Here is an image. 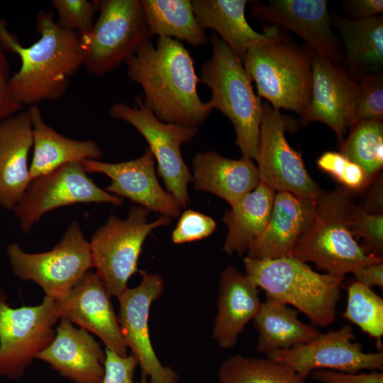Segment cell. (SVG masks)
<instances>
[{"label":"cell","mask_w":383,"mask_h":383,"mask_svg":"<svg viewBox=\"0 0 383 383\" xmlns=\"http://www.w3.org/2000/svg\"><path fill=\"white\" fill-rule=\"evenodd\" d=\"M343 317L377 339L382 345L383 299L372 288L356 281L349 286Z\"/></svg>","instance_id":"obj_33"},{"label":"cell","mask_w":383,"mask_h":383,"mask_svg":"<svg viewBox=\"0 0 383 383\" xmlns=\"http://www.w3.org/2000/svg\"><path fill=\"white\" fill-rule=\"evenodd\" d=\"M82 163L87 173H101L111 179L106 192L161 216L173 218L181 214L180 205L157 179L155 160L148 148L140 157L129 161L110 163L85 160Z\"/></svg>","instance_id":"obj_17"},{"label":"cell","mask_w":383,"mask_h":383,"mask_svg":"<svg viewBox=\"0 0 383 383\" xmlns=\"http://www.w3.org/2000/svg\"><path fill=\"white\" fill-rule=\"evenodd\" d=\"M340 145V153L360 166L372 179L383 167V123L365 120L353 123Z\"/></svg>","instance_id":"obj_32"},{"label":"cell","mask_w":383,"mask_h":383,"mask_svg":"<svg viewBox=\"0 0 383 383\" xmlns=\"http://www.w3.org/2000/svg\"><path fill=\"white\" fill-rule=\"evenodd\" d=\"M52 5L57 13L56 22L60 26L77 33L81 38L89 33L97 11L95 1L53 0Z\"/></svg>","instance_id":"obj_35"},{"label":"cell","mask_w":383,"mask_h":383,"mask_svg":"<svg viewBox=\"0 0 383 383\" xmlns=\"http://www.w3.org/2000/svg\"><path fill=\"white\" fill-rule=\"evenodd\" d=\"M142 279L133 288H127L118 297V320L123 338L141 370V383H178L177 372L164 366L150 341L148 317L152 303L162 295L165 283L162 276L140 271Z\"/></svg>","instance_id":"obj_15"},{"label":"cell","mask_w":383,"mask_h":383,"mask_svg":"<svg viewBox=\"0 0 383 383\" xmlns=\"http://www.w3.org/2000/svg\"><path fill=\"white\" fill-rule=\"evenodd\" d=\"M150 211L132 206L126 218L111 213L89 242L94 267L109 295L117 298L128 288L138 272V262L148 236L156 228L169 226L172 218L160 216L148 221Z\"/></svg>","instance_id":"obj_7"},{"label":"cell","mask_w":383,"mask_h":383,"mask_svg":"<svg viewBox=\"0 0 383 383\" xmlns=\"http://www.w3.org/2000/svg\"><path fill=\"white\" fill-rule=\"evenodd\" d=\"M331 21L341 35L349 76L360 82L382 74V15L363 19L333 16Z\"/></svg>","instance_id":"obj_27"},{"label":"cell","mask_w":383,"mask_h":383,"mask_svg":"<svg viewBox=\"0 0 383 383\" xmlns=\"http://www.w3.org/2000/svg\"><path fill=\"white\" fill-rule=\"evenodd\" d=\"M13 273L23 281H32L45 296L58 299L65 296L94 267L89 242L77 221H73L60 240L50 250L29 253L16 243L7 245Z\"/></svg>","instance_id":"obj_9"},{"label":"cell","mask_w":383,"mask_h":383,"mask_svg":"<svg viewBox=\"0 0 383 383\" xmlns=\"http://www.w3.org/2000/svg\"><path fill=\"white\" fill-rule=\"evenodd\" d=\"M195 17L203 30L212 29L242 61L252 47L271 43L279 37L278 30L264 33L253 30L245 15L246 0H192Z\"/></svg>","instance_id":"obj_24"},{"label":"cell","mask_w":383,"mask_h":383,"mask_svg":"<svg viewBox=\"0 0 383 383\" xmlns=\"http://www.w3.org/2000/svg\"><path fill=\"white\" fill-rule=\"evenodd\" d=\"M104 374L100 383H138L134 373L138 365L132 355L121 356L106 348Z\"/></svg>","instance_id":"obj_39"},{"label":"cell","mask_w":383,"mask_h":383,"mask_svg":"<svg viewBox=\"0 0 383 383\" xmlns=\"http://www.w3.org/2000/svg\"><path fill=\"white\" fill-rule=\"evenodd\" d=\"M36 359L50 365L74 383H100L104 374L106 352L87 331L60 318L52 343Z\"/></svg>","instance_id":"obj_20"},{"label":"cell","mask_w":383,"mask_h":383,"mask_svg":"<svg viewBox=\"0 0 383 383\" xmlns=\"http://www.w3.org/2000/svg\"><path fill=\"white\" fill-rule=\"evenodd\" d=\"M137 106L116 103L109 116L131 125L145 138L157 162V172L182 208L190 203L188 186L193 178L186 165L181 146L190 142L199 133L197 127L165 123L158 120L143 103L142 94L135 98Z\"/></svg>","instance_id":"obj_10"},{"label":"cell","mask_w":383,"mask_h":383,"mask_svg":"<svg viewBox=\"0 0 383 383\" xmlns=\"http://www.w3.org/2000/svg\"><path fill=\"white\" fill-rule=\"evenodd\" d=\"M33 143L28 109L0 122V206L8 211H13L32 180L28 155Z\"/></svg>","instance_id":"obj_22"},{"label":"cell","mask_w":383,"mask_h":383,"mask_svg":"<svg viewBox=\"0 0 383 383\" xmlns=\"http://www.w3.org/2000/svg\"><path fill=\"white\" fill-rule=\"evenodd\" d=\"M275 193L260 182L226 211L222 221L228 233L223 250L227 255H243L262 234L270 219Z\"/></svg>","instance_id":"obj_28"},{"label":"cell","mask_w":383,"mask_h":383,"mask_svg":"<svg viewBox=\"0 0 383 383\" xmlns=\"http://www.w3.org/2000/svg\"><path fill=\"white\" fill-rule=\"evenodd\" d=\"M33 126L32 179L50 173L67 163L85 160H98L103 155L92 140L67 138L48 126L38 105L28 108Z\"/></svg>","instance_id":"obj_26"},{"label":"cell","mask_w":383,"mask_h":383,"mask_svg":"<svg viewBox=\"0 0 383 383\" xmlns=\"http://www.w3.org/2000/svg\"><path fill=\"white\" fill-rule=\"evenodd\" d=\"M258 289L245 274L233 266H228L221 272L218 313L213 328V338L220 348L234 347L247 323L259 312L262 301Z\"/></svg>","instance_id":"obj_23"},{"label":"cell","mask_w":383,"mask_h":383,"mask_svg":"<svg viewBox=\"0 0 383 383\" xmlns=\"http://www.w3.org/2000/svg\"><path fill=\"white\" fill-rule=\"evenodd\" d=\"M316 164L320 170L329 174L351 193L363 191L372 180L360 166L340 152H325Z\"/></svg>","instance_id":"obj_34"},{"label":"cell","mask_w":383,"mask_h":383,"mask_svg":"<svg viewBox=\"0 0 383 383\" xmlns=\"http://www.w3.org/2000/svg\"><path fill=\"white\" fill-rule=\"evenodd\" d=\"M382 174L379 173L372 179L365 188L367 192L360 206L370 214H383V184Z\"/></svg>","instance_id":"obj_42"},{"label":"cell","mask_w":383,"mask_h":383,"mask_svg":"<svg viewBox=\"0 0 383 383\" xmlns=\"http://www.w3.org/2000/svg\"><path fill=\"white\" fill-rule=\"evenodd\" d=\"M246 276L266 296L294 306L316 326L326 327L336 317L345 277L318 273L293 256L272 260L245 257Z\"/></svg>","instance_id":"obj_4"},{"label":"cell","mask_w":383,"mask_h":383,"mask_svg":"<svg viewBox=\"0 0 383 383\" xmlns=\"http://www.w3.org/2000/svg\"><path fill=\"white\" fill-rule=\"evenodd\" d=\"M216 226V222L211 216L187 209L179 215L172 233V240L174 244H183L202 240L210 236Z\"/></svg>","instance_id":"obj_38"},{"label":"cell","mask_w":383,"mask_h":383,"mask_svg":"<svg viewBox=\"0 0 383 383\" xmlns=\"http://www.w3.org/2000/svg\"><path fill=\"white\" fill-rule=\"evenodd\" d=\"M382 119L383 74H381L358 82L355 123L365 120L382 121Z\"/></svg>","instance_id":"obj_37"},{"label":"cell","mask_w":383,"mask_h":383,"mask_svg":"<svg viewBox=\"0 0 383 383\" xmlns=\"http://www.w3.org/2000/svg\"><path fill=\"white\" fill-rule=\"evenodd\" d=\"M312 88L309 106L301 123L319 121L335 133L340 145L355 123L358 82L330 60L311 52Z\"/></svg>","instance_id":"obj_16"},{"label":"cell","mask_w":383,"mask_h":383,"mask_svg":"<svg viewBox=\"0 0 383 383\" xmlns=\"http://www.w3.org/2000/svg\"><path fill=\"white\" fill-rule=\"evenodd\" d=\"M218 383H306L290 368L269 358L235 355L224 360Z\"/></svg>","instance_id":"obj_31"},{"label":"cell","mask_w":383,"mask_h":383,"mask_svg":"<svg viewBox=\"0 0 383 383\" xmlns=\"http://www.w3.org/2000/svg\"><path fill=\"white\" fill-rule=\"evenodd\" d=\"M344 4L349 13L357 19L380 16L383 12L382 0H350Z\"/></svg>","instance_id":"obj_43"},{"label":"cell","mask_w":383,"mask_h":383,"mask_svg":"<svg viewBox=\"0 0 383 383\" xmlns=\"http://www.w3.org/2000/svg\"><path fill=\"white\" fill-rule=\"evenodd\" d=\"M92 203L118 206L123 200L98 187L82 162L75 161L33 179L13 212L21 231L28 233L43 216L54 209Z\"/></svg>","instance_id":"obj_12"},{"label":"cell","mask_w":383,"mask_h":383,"mask_svg":"<svg viewBox=\"0 0 383 383\" xmlns=\"http://www.w3.org/2000/svg\"><path fill=\"white\" fill-rule=\"evenodd\" d=\"M9 71L10 65L6 51L0 44V122L24 109L11 92Z\"/></svg>","instance_id":"obj_40"},{"label":"cell","mask_w":383,"mask_h":383,"mask_svg":"<svg viewBox=\"0 0 383 383\" xmlns=\"http://www.w3.org/2000/svg\"><path fill=\"white\" fill-rule=\"evenodd\" d=\"M253 323L259 334L257 351L267 355L306 343L320 333L300 321L297 311L267 296Z\"/></svg>","instance_id":"obj_29"},{"label":"cell","mask_w":383,"mask_h":383,"mask_svg":"<svg viewBox=\"0 0 383 383\" xmlns=\"http://www.w3.org/2000/svg\"><path fill=\"white\" fill-rule=\"evenodd\" d=\"M253 14L288 29L309 45L310 50L335 64L343 60L331 29L326 0H270L253 2Z\"/></svg>","instance_id":"obj_19"},{"label":"cell","mask_w":383,"mask_h":383,"mask_svg":"<svg viewBox=\"0 0 383 383\" xmlns=\"http://www.w3.org/2000/svg\"><path fill=\"white\" fill-rule=\"evenodd\" d=\"M354 339L353 328L345 324L335 331L319 333L306 343L267 356L304 379L317 370L345 372L382 370L383 352L366 353Z\"/></svg>","instance_id":"obj_14"},{"label":"cell","mask_w":383,"mask_h":383,"mask_svg":"<svg viewBox=\"0 0 383 383\" xmlns=\"http://www.w3.org/2000/svg\"><path fill=\"white\" fill-rule=\"evenodd\" d=\"M209 40L212 54L202 65L199 78L211 91L207 102L232 123L243 157L255 160L262 118L261 99L242 61L217 34L211 33Z\"/></svg>","instance_id":"obj_5"},{"label":"cell","mask_w":383,"mask_h":383,"mask_svg":"<svg viewBox=\"0 0 383 383\" xmlns=\"http://www.w3.org/2000/svg\"><path fill=\"white\" fill-rule=\"evenodd\" d=\"M316 200L302 199L287 192L275 193L268 223L248 250L247 257L272 260L292 256L300 237L312 220Z\"/></svg>","instance_id":"obj_21"},{"label":"cell","mask_w":383,"mask_h":383,"mask_svg":"<svg viewBox=\"0 0 383 383\" xmlns=\"http://www.w3.org/2000/svg\"><path fill=\"white\" fill-rule=\"evenodd\" d=\"M354 204L351 192L343 187L323 192L316 200L312 220L292 256L313 262L326 274L337 277L382 262V257L367 253L349 230V216Z\"/></svg>","instance_id":"obj_3"},{"label":"cell","mask_w":383,"mask_h":383,"mask_svg":"<svg viewBox=\"0 0 383 383\" xmlns=\"http://www.w3.org/2000/svg\"><path fill=\"white\" fill-rule=\"evenodd\" d=\"M257 96L272 107L296 112L301 117L311 96V51L279 37L271 43L250 48L243 61Z\"/></svg>","instance_id":"obj_6"},{"label":"cell","mask_w":383,"mask_h":383,"mask_svg":"<svg viewBox=\"0 0 383 383\" xmlns=\"http://www.w3.org/2000/svg\"><path fill=\"white\" fill-rule=\"evenodd\" d=\"M150 36L185 41L193 46L207 43L190 0H140Z\"/></svg>","instance_id":"obj_30"},{"label":"cell","mask_w":383,"mask_h":383,"mask_svg":"<svg viewBox=\"0 0 383 383\" xmlns=\"http://www.w3.org/2000/svg\"><path fill=\"white\" fill-rule=\"evenodd\" d=\"M60 318L96 335L106 349L127 355L118 317L102 282L96 272H87L63 297L56 299Z\"/></svg>","instance_id":"obj_18"},{"label":"cell","mask_w":383,"mask_h":383,"mask_svg":"<svg viewBox=\"0 0 383 383\" xmlns=\"http://www.w3.org/2000/svg\"><path fill=\"white\" fill-rule=\"evenodd\" d=\"M35 26L39 40L24 47L7 29L6 21L0 19V44L6 52L18 55L21 61L9 84L12 95L23 107L62 98L71 78L84 64L79 35L60 26L52 11H39Z\"/></svg>","instance_id":"obj_2"},{"label":"cell","mask_w":383,"mask_h":383,"mask_svg":"<svg viewBox=\"0 0 383 383\" xmlns=\"http://www.w3.org/2000/svg\"><path fill=\"white\" fill-rule=\"evenodd\" d=\"M192 165L194 189L215 194L231 206L260 183L257 167L248 157L232 160L206 151L196 154Z\"/></svg>","instance_id":"obj_25"},{"label":"cell","mask_w":383,"mask_h":383,"mask_svg":"<svg viewBox=\"0 0 383 383\" xmlns=\"http://www.w3.org/2000/svg\"><path fill=\"white\" fill-rule=\"evenodd\" d=\"M351 234L363 239L365 250L377 257L383 253V214H370L360 206H353L348 221Z\"/></svg>","instance_id":"obj_36"},{"label":"cell","mask_w":383,"mask_h":383,"mask_svg":"<svg viewBox=\"0 0 383 383\" xmlns=\"http://www.w3.org/2000/svg\"><path fill=\"white\" fill-rule=\"evenodd\" d=\"M127 75L143 91V103L165 123L197 127L213 109L203 102L192 57L181 41L160 37L144 41L126 60Z\"/></svg>","instance_id":"obj_1"},{"label":"cell","mask_w":383,"mask_h":383,"mask_svg":"<svg viewBox=\"0 0 383 383\" xmlns=\"http://www.w3.org/2000/svg\"><path fill=\"white\" fill-rule=\"evenodd\" d=\"M56 299L11 308L0 289V377L20 379L38 353L53 340L60 320Z\"/></svg>","instance_id":"obj_11"},{"label":"cell","mask_w":383,"mask_h":383,"mask_svg":"<svg viewBox=\"0 0 383 383\" xmlns=\"http://www.w3.org/2000/svg\"><path fill=\"white\" fill-rule=\"evenodd\" d=\"M311 377L320 383H383L382 372H345L331 370H317Z\"/></svg>","instance_id":"obj_41"},{"label":"cell","mask_w":383,"mask_h":383,"mask_svg":"<svg viewBox=\"0 0 383 383\" xmlns=\"http://www.w3.org/2000/svg\"><path fill=\"white\" fill-rule=\"evenodd\" d=\"M356 282L372 288L374 286L383 288V263H373L355 270Z\"/></svg>","instance_id":"obj_44"},{"label":"cell","mask_w":383,"mask_h":383,"mask_svg":"<svg viewBox=\"0 0 383 383\" xmlns=\"http://www.w3.org/2000/svg\"><path fill=\"white\" fill-rule=\"evenodd\" d=\"M289 119L268 103L262 104L258 147L255 160L260 182L277 192H289L314 200L323 191L307 172L299 152L285 137Z\"/></svg>","instance_id":"obj_13"},{"label":"cell","mask_w":383,"mask_h":383,"mask_svg":"<svg viewBox=\"0 0 383 383\" xmlns=\"http://www.w3.org/2000/svg\"><path fill=\"white\" fill-rule=\"evenodd\" d=\"M99 16L81 38L87 71L101 77L113 72L151 37L140 0L95 1Z\"/></svg>","instance_id":"obj_8"}]
</instances>
